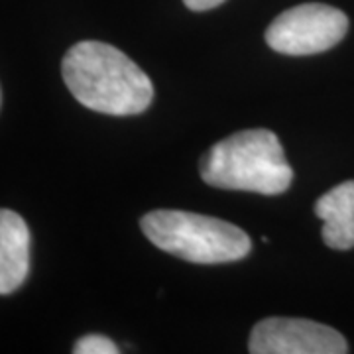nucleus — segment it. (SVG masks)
I'll return each mask as SVG.
<instances>
[{
	"mask_svg": "<svg viewBox=\"0 0 354 354\" xmlns=\"http://www.w3.org/2000/svg\"><path fill=\"white\" fill-rule=\"evenodd\" d=\"M32 236L22 216L0 209V295L16 291L30 272Z\"/></svg>",
	"mask_w": 354,
	"mask_h": 354,
	"instance_id": "obj_6",
	"label": "nucleus"
},
{
	"mask_svg": "<svg viewBox=\"0 0 354 354\" xmlns=\"http://www.w3.org/2000/svg\"><path fill=\"white\" fill-rule=\"evenodd\" d=\"M140 227L160 250L193 264H228L252 250V241L242 228L189 211H152Z\"/></svg>",
	"mask_w": 354,
	"mask_h": 354,
	"instance_id": "obj_3",
	"label": "nucleus"
},
{
	"mask_svg": "<svg viewBox=\"0 0 354 354\" xmlns=\"http://www.w3.org/2000/svg\"><path fill=\"white\" fill-rule=\"evenodd\" d=\"M201 177L218 189L279 195L290 189L293 169L272 130H242L216 142L203 156Z\"/></svg>",
	"mask_w": 354,
	"mask_h": 354,
	"instance_id": "obj_2",
	"label": "nucleus"
},
{
	"mask_svg": "<svg viewBox=\"0 0 354 354\" xmlns=\"http://www.w3.org/2000/svg\"><path fill=\"white\" fill-rule=\"evenodd\" d=\"M185 6L189 10H195V12H205V10H211V8H216L218 4H223L225 0H183Z\"/></svg>",
	"mask_w": 354,
	"mask_h": 354,
	"instance_id": "obj_9",
	"label": "nucleus"
},
{
	"mask_svg": "<svg viewBox=\"0 0 354 354\" xmlns=\"http://www.w3.org/2000/svg\"><path fill=\"white\" fill-rule=\"evenodd\" d=\"M348 32L346 14L329 4H299L281 12L266 30L268 46L286 55H313L337 46Z\"/></svg>",
	"mask_w": 354,
	"mask_h": 354,
	"instance_id": "obj_4",
	"label": "nucleus"
},
{
	"mask_svg": "<svg viewBox=\"0 0 354 354\" xmlns=\"http://www.w3.org/2000/svg\"><path fill=\"white\" fill-rule=\"evenodd\" d=\"M252 354H344L348 344L339 330L309 319L270 317L250 333Z\"/></svg>",
	"mask_w": 354,
	"mask_h": 354,
	"instance_id": "obj_5",
	"label": "nucleus"
},
{
	"mask_svg": "<svg viewBox=\"0 0 354 354\" xmlns=\"http://www.w3.org/2000/svg\"><path fill=\"white\" fill-rule=\"evenodd\" d=\"M62 73L83 106L102 114L144 113L153 99L148 75L127 53L102 41H81L65 53Z\"/></svg>",
	"mask_w": 354,
	"mask_h": 354,
	"instance_id": "obj_1",
	"label": "nucleus"
},
{
	"mask_svg": "<svg viewBox=\"0 0 354 354\" xmlns=\"http://www.w3.org/2000/svg\"><path fill=\"white\" fill-rule=\"evenodd\" d=\"M75 354H116L118 348L111 339L102 337V335H87L83 339H79L73 346Z\"/></svg>",
	"mask_w": 354,
	"mask_h": 354,
	"instance_id": "obj_8",
	"label": "nucleus"
},
{
	"mask_svg": "<svg viewBox=\"0 0 354 354\" xmlns=\"http://www.w3.org/2000/svg\"><path fill=\"white\" fill-rule=\"evenodd\" d=\"M315 215L323 221V241L333 250L354 248V181H344L315 203Z\"/></svg>",
	"mask_w": 354,
	"mask_h": 354,
	"instance_id": "obj_7",
	"label": "nucleus"
}]
</instances>
